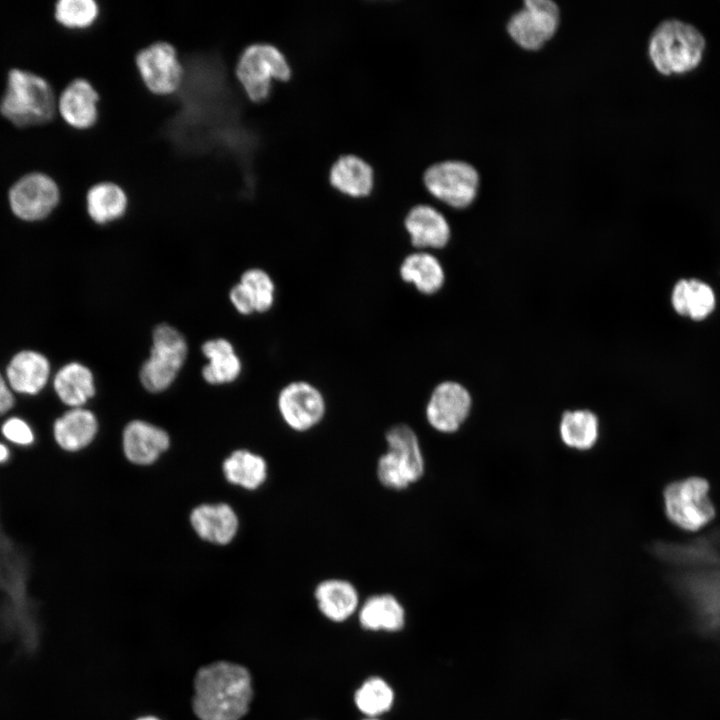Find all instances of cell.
Returning a JSON list of instances; mask_svg holds the SVG:
<instances>
[{
	"label": "cell",
	"instance_id": "cell-15",
	"mask_svg": "<svg viewBox=\"0 0 720 720\" xmlns=\"http://www.w3.org/2000/svg\"><path fill=\"white\" fill-rule=\"evenodd\" d=\"M99 93L85 78L71 80L57 97V112L71 128L87 130L99 118Z\"/></svg>",
	"mask_w": 720,
	"mask_h": 720
},
{
	"label": "cell",
	"instance_id": "cell-12",
	"mask_svg": "<svg viewBox=\"0 0 720 720\" xmlns=\"http://www.w3.org/2000/svg\"><path fill=\"white\" fill-rule=\"evenodd\" d=\"M277 407L285 424L296 432H307L316 427L327 409L320 389L304 380L286 384L278 394Z\"/></svg>",
	"mask_w": 720,
	"mask_h": 720
},
{
	"label": "cell",
	"instance_id": "cell-22",
	"mask_svg": "<svg viewBox=\"0 0 720 720\" xmlns=\"http://www.w3.org/2000/svg\"><path fill=\"white\" fill-rule=\"evenodd\" d=\"M361 627L373 632H399L406 624V612L402 603L390 593L368 597L358 609Z\"/></svg>",
	"mask_w": 720,
	"mask_h": 720
},
{
	"label": "cell",
	"instance_id": "cell-34",
	"mask_svg": "<svg viewBox=\"0 0 720 720\" xmlns=\"http://www.w3.org/2000/svg\"><path fill=\"white\" fill-rule=\"evenodd\" d=\"M15 405L13 391L0 373V416L7 414Z\"/></svg>",
	"mask_w": 720,
	"mask_h": 720
},
{
	"label": "cell",
	"instance_id": "cell-36",
	"mask_svg": "<svg viewBox=\"0 0 720 720\" xmlns=\"http://www.w3.org/2000/svg\"><path fill=\"white\" fill-rule=\"evenodd\" d=\"M137 720H159V719L154 716H145V717L138 718Z\"/></svg>",
	"mask_w": 720,
	"mask_h": 720
},
{
	"label": "cell",
	"instance_id": "cell-24",
	"mask_svg": "<svg viewBox=\"0 0 720 720\" xmlns=\"http://www.w3.org/2000/svg\"><path fill=\"white\" fill-rule=\"evenodd\" d=\"M401 279L423 295H433L445 283V271L440 260L427 250H417L404 257L400 264Z\"/></svg>",
	"mask_w": 720,
	"mask_h": 720
},
{
	"label": "cell",
	"instance_id": "cell-37",
	"mask_svg": "<svg viewBox=\"0 0 720 720\" xmlns=\"http://www.w3.org/2000/svg\"><path fill=\"white\" fill-rule=\"evenodd\" d=\"M362 720H381V719H380V718H370V717H365V718H364V719H362Z\"/></svg>",
	"mask_w": 720,
	"mask_h": 720
},
{
	"label": "cell",
	"instance_id": "cell-16",
	"mask_svg": "<svg viewBox=\"0 0 720 720\" xmlns=\"http://www.w3.org/2000/svg\"><path fill=\"white\" fill-rule=\"evenodd\" d=\"M275 291L270 274L255 267L242 273L239 282L230 289L229 299L242 315L265 313L274 305Z\"/></svg>",
	"mask_w": 720,
	"mask_h": 720
},
{
	"label": "cell",
	"instance_id": "cell-11",
	"mask_svg": "<svg viewBox=\"0 0 720 720\" xmlns=\"http://www.w3.org/2000/svg\"><path fill=\"white\" fill-rule=\"evenodd\" d=\"M560 24V9L551 0H526L507 22L512 40L526 50L542 48L556 33Z\"/></svg>",
	"mask_w": 720,
	"mask_h": 720
},
{
	"label": "cell",
	"instance_id": "cell-35",
	"mask_svg": "<svg viewBox=\"0 0 720 720\" xmlns=\"http://www.w3.org/2000/svg\"><path fill=\"white\" fill-rule=\"evenodd\" d=\"M12 457L11 449L0 441V465H5Z\"/></svg>",
	"mask_w": 720,
	"mask_h": 720
},
{
	"label": "cell",
	"instance_id": "cell-25",
	"mask_svg": "<svg viewBox=\"0 0 720 720\" xmlns=\"http://www.w3.org/2000/svg\"><path fill=\"white\" fill-rule=\"evenodd\" d=\"M191 524L196 533L212 543L227 544L238 529V518L227 504H204L191 513Z\"/></svg>",
	"mask_w": 720,
	"mask_h": 720
},
{
	"label": "cell",
	"instance_id": "cell-19",
	"mask_svg": "<svg viewBox=\"0 0 720 720\" xmlns=\"http://www.w3.org/2000/svg\"><path fill=\"white\" fill-rule=\"evenodd\" d=\"M50 376L49 360L41 353L23 350L15 354L7 368L6 380L13 392L36 395L46 386Z\"/></svg>",
	"mask_w": 720,
	"mask_h": 720
},
{
	"label": "cell",
	"instance_id": "cell-31",
	"mask_svg": "<svg viewBox=\"0 0 720 720\" xmlns=\"http://www.w3.org/2000/svg\"><path fill=\"white\" fill-rule=\"evenodd\" d=\"M353 701L365 717L380 718L393 707L395 693L384 678L371 676L356 689Z\"/></svg>",
	"mask_w": 720,
	"mask_h": 720
},
{
	"label": "cell",
	"instance_id": "cell-8",
	"mask_svg": "<svg viewBox=\"0 0 720 720\" xmlns=\"http://www.w3.org/2000/svg\"><path fill=\"white\" fill-rule=\"evenodd\" d=\"M422 181L434 200L454 209L469 207L480 187L476 168L461 160H441L431 164L425 169Z\"/></svg>",
	"mask_w": 720,
	"mask_h": 720
},
{
	"label": "cell",
	"instance_id": "cell-6",
	"mask_svg": "<svg viewBox=\"0 0 720 720\" xmlns=\"http://www.w3.org/2000/svg\"><path fill=\"white\" fill-rule=\"evenodd\" d=\"M387 450L376 465L379 482L387 489L402 491L419 481L425 460L416 432L407 424L391 426L385 433Z\"/></svg>",
	"mask_w": 720,
	"mask_h": 720
},
{
	"label": "cell",
	"instance_id": "cell-10",
	"mask_svg": "<svg viewBox=\"0 0 720 720\" xmlns=\"http://www.w3.org/2000/svg\"><path fill=\"white\" fill-rule=\"evenodd\" d=\"M60 188L48 174L34 171L18 178L8 191L12 213L27 222L47 218L60 202Z\"/></svg>",
	"mask_w": 720,
	"mask_h": 720
},
{
	"label": "cell",
	"instance_id": "cell-32",
	"mask_svg": "<svg viewBox=\"0 0 720 720\" xmlns=\"http://www.w3.org/2000/svg\"><path fill=\"white\" fill-rule=\"evenodd\" d=\"M100 15L94 0H59L54 6V18L67 29L84 30L93 26Z\"/></svg>",
	"mask_w": 720,
	"mask_h": 720
},
{
	"label": "cell",
	"instance_id": "cell-9",
	"mask_svg": "<svg viewBox=\"0 0 720 720\" xmlns=\"http://www.w3.org/2000/svg\"><path fill=\"white\" fill-rule=\"evenodd\" d=\"M135 65L145 88L156 96L174 95L183 85L184 65L169 42L156 41L139 50Z\"/></svg>",
	"mask_w": 720,
	"mask_h": 720
},
{
	"label": "cell",
	"instance_id": "cell-5",
	"mask_svg": "<svg viewBox=\"0 0 720 720\" xmlns=\"http://www.w3.org/2000/svg\"><path fill=\"white\" fill-rule=\"evenodd\" d=\"M705 38L693 24L677 18L661 21L650 35L649 57L661 73H681L701 60Z\"/></svg>",
	"mask_w": 720,
	"mask_h": 720
},
{
	"label": "cell",
	"instance_id": "cell-27",
	"mask_svg": "<svg viewBox=\"0 0 720 720\" xmlns=\"http://www.w3.org/2000/svg\"><path fill=\"white\" fill-rule=\"evenodd\" d=\"M90 219L99 225H106L121 219L127 212L129 199L126 191L112 181H101L92 185L85 198Z\"/></svg>",
	"mask_w": 720,
	"mask_h": 720
},
{
	"label": "cell",
	"instance_id": "cell-23",
	"mask_svg": "<svg viewBox=\"0 0 720 720\" xmlns=\"http://www.w3.org/2000/svg\"><path fill=\"white\" fill-rule=\"evenodd\" d=\"M201 351L207 360L201 374L212 385L234 382L242 372V362L233 344L226 338L218 337L205 341Z\"/></svg>",
	"mask_w": 720,
	"mask_h": 720
},
{
	"label": "cell",
	"instance_id": "cell-3",
	"mask_svg": "<svg viewBox=\"0 0 720 720\" xmlns=\"http://www.w3.org/2000/svg\"><path fill=\"white\" fill-rule=\"evenodd\" d=\"M663 512L675 528L689 534H701L712 525L717 508L707 479L690 475L674 479L662 492Z\"/></svg>",
	"mask_w": 720,
	"mask_h": 720
},
{
	"label": "cell",
	"instance_id": "cell-29",
	"mask_svg": "<svg viewBox=\"0 0 720 720\" xmlns=\"http://www.w3.org/2000/svg\"><path fill=\"white\" fill-rule=\"evenodd\" d=\"M671 299L677 313L694 320L704 319L715 306L712 288L695 279L680 280L674 286Z\"/></svg>",
	"mask_w": 720,
	"mask_h": 720
},
{
	"label": "cell",
	"instance_id": "cell-26",
	"mask_svg": "<svg viewBox=\"0 0 720 720\" xmlns=\"http://www.w3.org/2000/svg\"><path fill=\"white\" fill-rule=\"evenodd\" d=\"M53 388L66 406L83 407L96 393L94 374L80 362H69L55 374Z\"/></svg>",
	"mask_w": 720,
	"mask_h": 720
},
{
	"label": "cell",
	"instance_id": "cell-21",
	"mask_svg": "<svg viewBox=\"0 0 720 720\" xmlns=\"http://www.w3.org/2000/svg\"><path fill=\"white\" fill-rule=\"evenodd\" d=\"M98 430L96 416L90 410L70 408L52 426L54 441L64 451L76 452L88 446Z\"/></svg>",
	"mask_w": 720,
	"mask_h": 720
},
{
	"label": "cell",
	"instance_id": "cell-4",
	"mask_svg": "<svg viewBox=\"0 0 720 720\" xmlns=\"http://www.w3.org/2000/svg\"><path fill=\"white\" fill-rule=\"evenodd\" d=\"M235 77L245 96L254 104H263L273 93L274 83H287L292 68L283 51L271 42H253L240 52Z\"/></svg>",
	"mask_w": 720,
	"mask_h": 720
},
{
	"label": "cell",
	"instance_id": "cell-13",
	"mask_svg": "<svg viewBox=\"0 0 720 720\" xmlns=\"http://www.w3.org/2000/svg\"><path fill=\"white\" fill-rule=\"evenodd\" d=\"M472 408L470 392L462 384L446 380L432 390L426 407L428 424L437 432L454 433L463 425Z\"/></svg>",
	"mask_w": 720,
	"mask_h": 720
},
{
	"label": "cell",
	"instance_id": "cell-20",
	"mask_svg": "<svg viewBox=\"0 0 720 720\" xmlns=\"http://www.w3.org/2000/svg\"><path fill=\"white\" fill-rule=\"evenodd\" d=\"M168 446V434L148 422L131 421L123 431L125 456L135 464L146 465L154 462Z\"/></svg>",
	"mask_w": 720,
	"mask_h": 720
},
{
	"label": "cell",
	"instance_id": "cell-2",
	"mask_svg": "<svg viewBox=\"0 0 720 720\" xmlns=\"http://www.w3.org/2000/svg\"><path fill=\"white\" fill-rule=\"evenodd\" d=\"M56 112L57 97L45 78L28 70H9L0 99V114L7 121L19 128L37 126L53 120Z\"/></svg>",
	"mask_w": 720,
	"mask_h": 720
},
{
	"label": "cell",
	"instance_id": "cell-1",
	"mask_svg": "<svg viewBox=\"0 0 720 720\" xmlns=\"http://www.w3.org/2000/svg\"><path fill=\"white\" fill-rule=\"evenodd\" d=\"M193 689L191 708L198 720H241L254 698L249 669L226 660L199 667Z\"/></svg>",
	"mask_w": 720,
	"mask_h": 720
},
{
	"label": "cell",
	"instance_id": "cell-33",
	"mask_svg": "<svg viewBox=\"0 0 720 720\" xmlns=\"http://www.w3.org/2000/svg\"><path fill=\"white\" fill-rule=\"evenodd\" d=\"M0 433L5 441L19 448H29L36 442L32 426L18 416L5 419L1 424Z\"/></svg>",
	"mask_w": 720,
	"mask_h": 720
},
{
	"label": "cell",
	"instance_id": "cell-30",
	"mask_svg": "<svg viewBox=\"0 0 720 720\" xmlns=\"http://www.w3.org/2000/svg\"><path fill=\"white\" fill-rule=\"evenodd\" d=\"M227 480L246 489H257L267 478L263 457L248 450L234 451L223 463Z\"/></svg>",
	"mask_w": 720,
	"mask_h": 720
},
{
	"label": "cell",
	"instance_id": "cell-7",
	"mask_svg": "<svg viewBox=\"0 0 720 720\" xmlns=\"http://www.w3.org/2000/svg\"><path fill=\"white\" fill-rule=\"evenodd\" d=\"M187 354V341L178 329L165 323L157 325L152 332L149 357L139 371L142 386L152 393L169 388L182 369Z\"/></svg>",
	"mask_w": 720,
	"mask_h": 720
},
{
	"label": "cell",
	"instance_id": "cell-18",
	"mask_svg": "<svg viewBox=\"0 0 720 720\" xmlns=\"http://www.w3.org/2000/svg\"><path fill=\"white\" fill-rule=\"evenodd\" d=\"M314 598L320 613L334 623L348 620L360 607L358 590L353 583L341 578L319 582Z\"/></svg>",
	"mask_w": 720,
	"mask_h": 720
},
{
	"label": "cell",
	"instance_id": "cell-28",
	"mask_svg": "<svg viewBox=\"0 0 720 720\" xmlns=\"http://www.w3.org/2000/svg\"><path fill=\"white\" fill-rule=\"evenodd\" d=\"M600 424L597 415L588 409H576L563 413L559 434L569 448L585 451L598 441Z\"/></svg>",
	"mask_w": 720,
	"mask_h": 720
},
{
	"label": "cell",
	"instance_id": "cell-17",
	"mask_svg": "<svg viewBox=\"0 0 720 720\" xmlns=\"http://www.w3.org/2000/svg\"><path fill=\"white\" fill-rule=\"evenodd\" d=\"M330 186L340 195L360 200L374 189L375 172L371 164L354 154L340 155L328 173Z\"/></svg>",
	"mask_w": 720,
	"mask_h": 720
},
{
	"label": "cell",
	"instance_id": "cell-38",
	"mask_svg": "<svg viewBox=\"0 0 720 720\" xmlns=\"http://www.w3.org/2000/svg\"><path fill=\"white\" fill-rule=\"evenodd\" d=\"M417 16H418V9H417ZM418 22H419V16H418ZM419 27H420V22H419ZM420 32H421V28H420ZM421 37H422V33H421ZM422 42H423V38H422ZM423 46H424V42H423Z\"/></svg>",
	"mask_w": 720,
	"mask_h": 720
},
{
	"label": "cell",
	"instance_id": "cell-14",
	"mask_svg": "<svg viewBox=\"0 0 720 720\" xmlns=\"http://www.w3.org/2000/svg\"><path fill=\"white\" fill-rule=\"evenodd\" d=\"M410 243L417 250L444 248L451 238V227L445 215L429 202L413 204L403 218Z\"/></svg>",
	"mask_w": 720,
	"mask_h": 720
}]
</instances>
